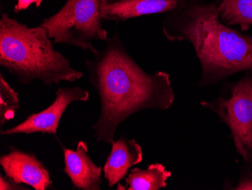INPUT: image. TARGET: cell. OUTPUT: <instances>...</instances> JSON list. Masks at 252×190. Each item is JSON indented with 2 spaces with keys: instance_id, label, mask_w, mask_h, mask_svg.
Segmentation results:
<instances>
[{
  "instance_id": "cell-1",
  "label": "cell",
  "mask_w": 252,
  "mask_h": 190,
  "mask_svg": "<svg viewBox=\"0 0 252 190\" xmlns=\"http://www.w3.org/2000/svg\"><path fill=\"white\" fill-rule=\"evenodd\" d=\"M85 65L100 101V115L93 126L97 143L111 144L118 126L138 112L165 111L173 106L175 94L169 74L143 70L123 46L118 31Z\"/></svg>"
},
{
  "instance_id": "cell-2",
  "label": "cell",
  "mask_w": 252,
  "mask_h": 190,
  "mask_svg": "<svg viewBox=\"0 0 252 190\" xmlns=\"http://www.w3.org/2000/svg\"><path fill=\"white\" fill-rule=\"evenodd\" d=\"M218 7L215 1L185 0L162 21L168 41H187L193 48L202 69L198 86L202 87L252 71V35L222 23Z\"/></svg>"
},
{
  "instance_id": "cell-3",
  "label": "cell",
  "mask_w": 252,
  "mask_h": 190,
  "mask_svg": "<svg viewBox=\"0 0 252 190\" xmlns=\"http://www.w3.org/2000/svg\"><path fill=\"white\" fill-rule=\"evenodd\" d=\"M47 31L30 28L8 14L0 19V65L22 84L41 80L46 86L74 82L84 74L73 69L63 54L55 50Z\"/></svg>"
},
{
  "instance_id": "cell-4",
  "label": "cell",
  "mask_w": 252,
  "mask_h": 190,
  "mask_svg": "<svg viewBox=\"0 0 252 190\" xmlns=\"http://www.w3.org/2000/svg\"><path fill=\"white\" fill-rule=\"evenodd\" d=\"M100 7L101 0H67L56 13L45 18L39 25L47 31L55 43L76 46L94 55L98 50L93 42L108 39Z\"/></svg>"
},
{
  "instance_id": "cell-5",
  "label": "cell",
  "mask_w": 252,
  "mask_h": 190,
  "mask_svg": "<svg viewBox=\"0 0 252 190\" xmlns=\"http://www.w3.org/2000/svg\"><path fill=\"white\" fill-rule=\"evenodd\" d=\"M230 129L235 150L244 164L252 165V71L239 80L223 83L221 93L213 101H202Z\"/></svg>"
},
{
  "instance_id": "cell-6",
  "label": "cell",
  "mask_w": 252,
  "mask_h": 190,
  "mask_svg": "<svg viewBox=\"0 0 252 190\" xmlns=\"http://www.w3.org/2000/svg\"><path fill=\"white\" fill-rule=\"evenodd\" d=\"M89 99V91L79 86L59 87L57 89L55 101L47 109L40 113L31 114L25 121L15 127L1 130V134L14 135L20 133H42L55 135L61 119L68 106L74 102H86Z\"/></svg>"
},
{
  "instance_id": "cell-7",
  "label": "cell",
  "mask_w": 252,
  "mask_h": 190,
  "mask_svg": "<svg viewBox=\"0 0 252 190\" xmlns=\"http://www.w3.org/2000/svg\"><path fill=\"white\" fill-rule=\"evenodd\" d=\"M8 148L9 152L0 157V165L6 177L35 190H47L52 185L49 171L36 154L13 147Z\"/></svg>"
},
{
  "instance_id": "cell-8",
  "label": "cell",
  "mask_w": 252,
  "mask_h": 190,
  "mask_svg": "<svg viewBox=\"0 0 252 190\" xmlns=\"http://www.w3.org/2000/svg\"><path fill=\"white\" fill-rule=\"evenodd\" d=\"M185 3V0H101L103 20L127 21L155 14L169 13Z\"/></svg>"
},
{
  "instance_id": "cell-9",
  "label": "cell",
  "mask_w": 252,
  "mask_h": 190,
  "mask_svg": "<svg viewBox=\"0 0 252 190\" xmlns=\"http://www.w3.org/2000/svg\"><path fill=\"white\" fill-rule=\"evenodd\" d=\"M64 156L63 172L70 178L73 187L83 190H100L102 168L93 162L88 154V146L79 141L76 151L62 146Z\"/></svg>"
},
{
  "instance_id": "cell-10",
  "label": "cell",
  "mask_w": 252,
  "mask_h": 190,
  "mask_svg": "<svg viewBox=\"0 0 252 190\" xmlns=\"http://www.w3.org/2000/svg\"><path fill=\"white\" fill-rule=\"evenodd\" d=\"M111 144V151L103 168L109 187L120 183L128 174L131 167L140 164L144 158L142 147L135 140L122 136Z\"/></svg>"
},
{
  "instance_id": "cell-11",
  "label": "cell",
  "mask_w": 252,
  "mask_h": 190,
  "mask_svg": "<svg viewBox=\"0 0 252 190\" xmlns=\"http://www.w3.org/2000/svg\"><path fill=\"white\" fill-rule=\"evenodd\" d=\"M171 172L160 163L150 164L147 169L133 168L126 178V184H119L118 190H159L167 187Z\"/></svg>"
},
{
  "instance_id": "cell-12",
  "label": "cell",
  "mask_w": 252,
  "mask_h": 190,
  "mask_svg": "<svg viewBox=\"0 0 252 190\" xmlns=\"http://www.w3.org/2000/svg\"><path fill=\"white\" fill-rule=\"evenodd\" d=\"M218 11L219 19L227 26H239L243 31L252 27V0H221Z\"/></svg>"
},
{
  "instance_id": "cell-13",
  "label": "cell",
  "mask_w": 252,
  "mask_h": 190,
  "mask_svg": "<svg viewBox=\"0 0 252 190\" xmlns=\"http://www.w3.org/2000/svg\"><path fill=\"white\" fill-rule=\"evenodd\" d=\"M19 108L18 93L8 84L2 75H0V127L14 118Z\"/></svg>"
},
{
  "instance_id": "cell-14",
  "label": "cell",
  "mask_w": 252,
  "mask_h": 190,
  "mask_svg": "<svg viewBox=\"0 0 252 190\" xmlns=\"http://www.w3.org/2000/svg\"><path fill=\"white\" fill-rule=\"evenodd\" d=\"M226 190H252V165L245 164L240 170V176L237 184Z\"/></svg>"
},
{
  "instance_id": "cell-15",
  "label": "cell",
  "mask_w": 252,
  "mask_h": 190,
  "mask_svg": "<svg viewBox=\"0 0 252 190\" xmlns=\"http://www.w3.org/2000/svg\"><path fill=\"white\" fill-rule=\"evenodd\" d=\"M0 190H28V187L23 185L22 184H18L13 180L8 178V177H3L0 175Z\"/></svg>"
},
{
  "instance_id": "cell-16",
  "label": "cell",
  "mask_w": 252,
  "mask_h": 190,
  "mask_svg": "<svg viewBox=\"0 0 252 190\" xmlns=\"http://www.w3.org/2000/svg\"><path fill=\"white\" fill-rule=\"evenodd\" d=\"M44 0H17V3L14 6V12L19 13L21 11L28 9L32 4H35L37 8H39Z\"/></svg>"
},
{
  "instance_id": "cell-17",
  "label": "cell",
  "mask_w": 252,
  "mask_h": 190,
  "mask_svg": "<svg viewBox=\"0 0 252 190\" xmlns=\"http://www.w3.org/2000/svg\"><path fill=\"white\" fill-rule=\"evenodd\" d=\"M215 2H218V3H219V2L221 1V0H215Z\"/></svg>"
}]
</instances>
